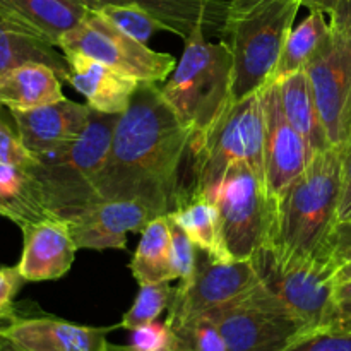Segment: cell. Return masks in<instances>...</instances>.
<instances>
[{
	"label": "cell",
	"instance_id": "cell-1",
	"mask_svg": "<svg viewBox=\"0 0 351 351\" xmlns=\"http://www.w3.org/2000/svg\"><path fill=\"white\" fill-rule=\"evenodd\" d=\"M191 139L192 130L165 101L158 82H141L117 120L108 156L95 180L98 199L141 201L161 216L171 213Z\"/></svg>",
	"mask_w": 351,
	"mask_h": 351
},
{
	"label": "cell",
	"instance_id": "cell-2",
	"mask_svg": "<svg viewBox=\"0 0 351 351\" xmlns=\"http://www.w3.org/2000/svg\"><path fill=\"white\" fill-rule=\"evenodd\" d=\"M343 149L314 154L283 195L273 201V221L266 242L297 257H321L338 219Z\"/></svg>",
	"mask_w": 351,
	"mask_h": 351
},
{
	"label": "cell",
	"instance_id": "cell-3",
	"mask_svg": "<svg viewBox=\"0 0 351 351\" xmlns=\"http://www.w3.org/2000/svg\"><path fill=\"white\" fill-rule=\"evenodd\" d=\"M300 7L302 0H230L223 41L232 51V99L271 82Z\"/></svg>",
	"mask_w": 351,
	"mask_h": 351
},
{
	"label": "cell",
	"instance_id": "cell-4",
	"mask_svg": "<svg viewBox=\"0 0 351 351\" xmlns=\"http://www.w3.org/2000/svg\"><path fill=\"white\" fill-rule=\"evenodd\" d=\"M119 115L93 110L75 141L53 153L34 156L31 178L41 206L50 216L69 218L99 201L95 180L105 165Z\"/></svg>",
	"mask_w": 351,
	"mask_h": 351
},
{
	"label": "cell",
	"instance_id": "cell-5",
	"mask_svg": "<svg viewBox=\"0 0 351 351\" xmlns=\"http://www.w3.org/2000/svg\"><path fill=\"white\" fill-rule=\"evenodd\" d=\"M187 158L192 177L178 199L185 194H208L213 199L230 165L237 161L249 165L266 184L259 91L239 101L232 99L209 127L192 136Z\"/></svg>",
	"mask_w": 351,
	"mask_h": 351
},
{
	"label": "cell",
	"instance_id": "cell-6",
	"mask_svg": "<svg viewBox=\"0 0 351 351\" xmlns=\"http://www.w3.org/2000/svg\"><path fill=\"white\" fill-rule=\"evenodd\" d=\"M185 40L184 53L160 91L180 122L201 134L232 101V51L225 41L206 40V26H197Z\"/></svg>",
	"mask_w": 351,
	"mask_h": 351
},
{
	"label": "cell",
	"instance_id": "cell-7",
	"mask_svg": "<svg viewBox=\"0 0 351 351\" xmlns=\"http://www.w3.org/2000/svg\"><path fill=\"white\" fill-rule=\"evenodd\" d=\"M261 285L304 328L305 336L331 331L336 269L319 257H297L264 242L250 257Z\"/></svg>",
	"mask_w": 351,
	"mask_h": 351
},
{
	"label": "cell",
	"instance_id": "cell-8",
	"mask_svg": "<svg viewBox=\"0 0 351 351\" xmlns=\"http://www.w3.org/2000/svg\"><path fill=\"white\" fill-rule=\"evenodd\" d=\"M213 201L230 259H250L267 240L273 221V201L264 180L249 165L237 161L226 170Z\"/></svg>",
	"mask_w": 351,
	"mask_h": 351
},
{
	"label": "cell",
	"instance_id": "cell-9",
	"mask_svg": "<svg viewBox=\"0 0 351 351\" xmlns=\"http://www.w3.org/2000/svg\"><path fill=\"white\" fill-rule=\"evenodd\" d=\"M204 315L219 329L226 351H285L305 336L297 319L263 285L242 300Z\"/></svg>",
	"mask_w": 351,
	"mask_h": 351
},
{
	"label": "cell",
	"instance_id": "cell-10",
	"mask_svg": "<svg viewBox=\"0 0 351 351\" xmlns=\"http://www.w3.org/2000/svg\"><path fill=\"white\" fill-rule=\"evenodd\" d=\"M58 48L96 58L139 82H163L177 65L171 55L151 50L147 45L130 38L95 7L77 27L62 38Z\"/></svg>",
	"mask_w": 351,
	"mask_h": 351
},
{
	"label": "cell",
	"instance_id": "cell-11",
	"mask_svg": "<svg viewBox=\"0 0 351 351\" xmlns=\"http://www.w3.org/2000/svg\"><path fill=\"white\" fill-rule=\"evenodd\" d=\"M259 285V276L250 259L216 263L206 256L204 261L199 259L194 276L180 281L175 288L165 322L170 328H177L215 308L242 300Z\"/></svg>",
	"mask_w": 351,
	"mask_h": 351
},
{
	"label": "cell",
	"instance_id": "cell-12",
	"mask_svg": "<svg viewBox=\"0 0 351 351\" xmlns=\"http://www.w3.org/2000/svg\"><path fill=\"white\" fill-rule=\"evenodd\" d=\"M305 72L329 144L345 151L351 137V45L329 34Z\"/></svg>",
	"mask_w": 351,
	"mask_h": 351
},
{
	"label": "cell",
	"instance_id": "cell-13",
	"mask_svg": "<svg viewBox=\"0 0 351 351\" xmlns=\"http://www.w3.org/2000/svg\"><path fill=\"white\" fill-rule=\"evenodd\" d=\"M259 99L264 120L266 192L271 201H278L305 170L312 153L304 137L288 122L276 82H267L259 91Z\"/></svg>",
	"mask_w": 351,
	"mask_h": 351
},
{
	"label": "cell",
	"instance_id": "cell-14",
	"mask_svg": "<svg viewBox=\"0 0 351 351\" xmlns=\"http://www.w3.org/2000/svg\"><path fill=\"white\" fill-rule=\"evenodd\" d=\"M156 211L141 201H99L74 213L65 221L79 249H125L127 233L143 232Z\"/></svg>",
	"mask_w": 351,
	"mask_h": 351
},
{
	"label": "cell",
	"instance_id": "cell-15",
	"mask_svg": "<svg viewBox=\"0 0 351 351\" xmlns=\"http://www.w3.org/2000/svg\"><path fill=\"white\" fill-rule=\"evenodd\" d=\"M113 328H89L55 317H10L0 341L16 351H106Z\"/></svg>",
	"mask_w": 351,
	"mask_h": 351
},
{
	"label": "cell",
	"instance_id": "cell-16",
	"mask_svg": "<svg viewBox=\"0 0 351 351\" xmlns=\"http://www.w3.org/2000/svg\"><path fill=\"white\" fill-rule=\"evenodd\" d=\"M23 254L17 271L24 281L60 280L71 271L77 243L64 218L50 216L21 226Z\"/></svg>",
	"mask_w": 351,
	"mask_h": 351
},
{
	"label": "cell",
	"instance_id": "cell-17",
	"mask_svg": "<svg viewBox=\"0 0 351 351\" xmlns=\"http://www.w3.org/2000/svg\"><path fill=\"white\" fill-rule=\"evenodd\" d=\"M91 112L88 103L82 105L67 98L24 112L9 110L24 147L33 156L53 153L77 139Z\"/></svg>",
	"mask_w": 351,
	"mask_h": 351
},
{
	"label": "cell",
	"instance_id": "cell-18",
	"mask_svg": "<svg viewBox=\"0 0 351 351\" xmlns=\"http://www.w3.org/2000/svg\"><path fill=\"white\" fill-rule=\"evenodd\" d=\"M69 64L65 81L77 89L93 110L120 115L132 101L141 82L110 65L77 51H62Z\"/></svg>",
	"mask_w": 351,
	"mask_h": 351
},
{
	"label": "cell",
	"instance_id": "cell-19",
	"mask_svg": "<svg viewBox=\"0 0 351 351\" xmlns=\"http://www.w3.org/2000/svg\"><path fill=\"white\" fill-rule=\"evenodd\" d=\"M91 9L89 0H0V14L57 48Z\"/></svg>",
	"mask_w": 351,
	"mask_h": 351
},
{
	"label": "cell",
	"instance_id": "cell-20",
	"mask_svg": "<svg viewBox=\"0 0 351 351\" xmlns=\"http://www.w3.org/2000/svg\"><path fill=\"white\" fill-rule=\"evenodd\" d=\"M62 99V77L47 64L27 62L0 75V106L10 112L40 108Z\"/></svg>",
	"mask_w": 351,
	"mask_h": 351
},
{
	"label": "cell",
	"instance_id": "cell-21",
	"mask_svg": "<svg viewBox=\"0 0 351 351\" xmlns=\"http://www.w3.org/2000/svg\"><path fill=\"white\" fill-rule=\"evenodd\" d=\"M173 225L182 228L201 252L216 263H232L225 249L218 208L208 194H185L168 213Z\"/></svg>",
	"mask_w": 351,
	"mask_h": 351
},
{
	"label": "cell",
	"instance_id": "cell-22",
	"mask_svg": "<svg viewBox=\"0 0 351 351\" xmlns=\"http://www.w3.org/2000/svg\"><path fill=\"white\" fill-rule=\"evenodd\" d=\"M278 84L281 106L287 115L288 122L300 134L311 149L312 158L321 151L332 147L329 144L328 134L322 125L321 113L315 103L314 91L307 72L298 71L295 74L287 75L281 81H273Z\"/></svg>",
	"mask_w": 351,
	"mask_h": 351
},
{
	"label": "cell",
	"instance_id": "cell-23",
	"mask_svg": "<svg viewBox=\"0 0 351 351\" xmlns=\"http://www.w3.org/2000/svg\"><path fill=\"white\" fill-rule=\"evenodd\" d=\"M93 7L105 3H136L163 21L170 33L187 38L197 26L225 23L228 3L221 0H89Z\"/></svg>",
	"mask_w": 351,
	"mask_h": 351
},
{
	"label": "cell",
	"instance_id": "cell-24",
	"mask_svg": "<svg viewBox=\"0 0 351 351\" xmlns=\"http://www.w3.org/2000/svg\"><path fill=\"white\" fill-rule=\"evenodd\" d=\"M141 242L130 261L134 280L143 285L170 283L175 280L171 269V225L168 215L158 216L144 226Z\"/></svg>",
	"mask_w": 351,
	"mask_h": 351
},
{
	"label": "cell",
	"instance_id": "cell-25",
	"mask_svg": "<svg viewBox=\"0 0 351 351\" xmlns=\"http://www.w3.org/2000/svg\"><path fill=\"white\" fill-rule=\"evenodd\" d=\"M27 62H41L50 65L57 71L62 81L67 79L69 64L65 55L57 51V47L34 36L0 14V75L9 69Z\"/></svg>",
	"mask_w": 351,
	"mask_h": 351
},
{
	"label": "cell",
	"instance_id": "cell-26",
	"mask_svg": "<svg viewBox=\"0 0 351 351\" xmlns=\"http://www.w3.org/2000/svg\"><path fill=\"white\" fill-rule=\"evenodd\" d=\"M329 34H331V29H329V21L326 19V14L311 10V14L298 26H295L290 36L287 38L271 81H281L287 75L304 71L311 58L326 43Z\"/></svg>",
	"mask_w": 351,
	"mask_h": 351
},
{
	"label": "cell",
	"instance_id": "cell-27",
	"mask_svg": "<svg viewBox=\"0 0 351 351\" xmlns=\"http://www.w3.org/2000/svg\"><path fill=\"white\" fill-rule=\"evenodd\" d=\"M95 9L113 26L144 45L149 43L158 31H170L163 21L136 3H105Z\"/></svg>",
	"mask_w": 351,
	"mask_h": 351
},
{
	"label": "cell",
	"instance_id": "cell-28",
	"mask_svg": "<svg viewBox=\"0 0 351 351\" xmlns=\"http://www.w3.org/2000/svg\"><path fill=\"white\" fill-rule=\"evenodd\" d=\"M175 288L170 283H156V285H143L139 288L136 300L132 307L125 312V315L120 321L119 328L134 331L144 324H149L158 319V315L170 307L173 300Z\"/></svg>",
	"mask_w": 351,
	"mask_h": 351
},
{
	"label": "cell",
	"instance_id": "cell-29",
	"mask_svg": "<svg viewBox=\"0 0 351 351\" xmlns=\"http://www.w3.org/2000/svg\"><path fill=\"white\" fill-rule=\"evenodd\" d=\"M34 161L36 158L24 147L12 117L7 119L3 106H0V165L29 168Z\"/></svg>",
	"mask_w": 351,
	"mask_h": 351
},
{
	"label": "cell",
	"instance_id": "cell-30",
	"mask_svg": "<svg viewBox=\"0 0 351 351\" xmlns=\"http://www.w3.org/2000/svg\"><path fill=\"white\" fill-rule=\"evenodd\" d=\"M170 219V218H168ZM171 225V269H173L175 280L187 281L194 276L197 269L199 257L197 247L191 239L185 235L182 228L170 221Z\"/></svg>",
	"mask_w": 351,
	"mask_h": 351
},
{
	"label": "cell",
	"instance_id": "cell-31",
	"mask_svg": "<svg viewBox=\"0 0 351 351\" xmlns=\"http://www.w3.org/2000/svg\"><path fill=\"white\" fill-rule=\"evenodd\" d=\"M175 332L167 322H149L134 329L130 348L134 351H173Z\"/></svg>",
	"mask_w": 351,
	"mask_h": 351
},
{
	"label": "cell",
	"instance_id": "cell-32",
	"mask_svg": "<svg viewBox=\"0 0 351 351\" xmlns=\"http://www.w3.org/2000/svg\"><path fill=\"white\" fill-rule=\"evenodd\" d=\"M335 267L336 271L351 261V216L339 219L329 232L321 257Z\"/></svg>",
	"mask_w": 351,
	"mask_h": 351
},
{
	"label": "cell",
	"instance_id": "cell-33",
	"mask_svg": "<svg viewBox=\"0 0 351 351\" xmlns=\"http://www.w3.org/2000/svg\"><path fill=\"white\" fill-rule=\"evenodd\" d=\"M285 351H351V332L319 331L302 336Z\"/></svg>",
	"mask_w": 351,
	"mask_h": 351
},
{
	"label": "cell",
	"instance_id": "cell-34",
	"mask_svg": "<svg viewBox=\"0 0 351 351\" xmlns=\"http://www.w3.org/2000/svg\"><path fill=\"white\" fill-rule=\"evenodd\" d=\"M24 283L26 281L17 271V266L0 264V321L12 317L14 298L17 297Z\"/></svg>",
	"mask_w": 351,
	"mask_h": 351
},
{
	"label": "cell",
	"instance_id": "cell-35",
	"mask_svg": "<svg viewBox=\"0 0 351 351\" xmlns=\"http://www.w3.org/2000/svg\"><path fill=\"white\" fill-rule=\"evenodd\" d=\"M331 331L351 332V280L338 283L335 288V311Z\"/></svg>",
	"mask_w": 351,
	"mask_h": 351
},
{
	"label": "cell",
	"instance_id": "cell-36",
	"mask_svg": "<svg viewBox=\"0 0 351 351\" xmlns=\"http://www.w3.org/2000/svg\"><path fill=\"white\" fill-rule=\"evenodd\" d=\"M328 16L332 36L351 45V0H339Z\"/></svg>",
	"mask_w": 351,
	"mask_h": 351
},
{
	"label": "cell",
	"instance_id": "cell-37",
	"mask_svg": "<svg viewBox=\"0 0 351 351\" xmlns=\"http://www.w3.org/2000/svg\"><path fill=\"white\" fill-rule=\"evenodd\" d=\"M351 216V147L343 151V171H341V195L338 204V219Z\"/></svg>",
	"mask_w": 351,
	"mask_h": 351
},
{
	"label": "cell",
	"instance_id": "cell-38",
	"mask_svg": "<svg viewBox=\"0 0 351 351\" xmlns=\"http://www.w3.org/2000/svg\"><path fill=\"white\" fill-rule=\"evenodd\" d=\"M338 2L339 0H302V7H307L308 10H319L328 16Z\"/></svg>",
	"mask_w": 351,
	"mask_h": 351
},
{
	"label": "cell",
	"instance_id": "cell-39",
	"mask_svg": "<svg viewBox=\"0 0 351 351\" xmlns=\"http://www.w3.org/2000/svg\"><path fill=\"white\" fill-rule=\"evenodd\" d=\"M336 285L338 283H345V281H350L351 280V261L350 263H346L345 266L339 267L338 271H336Z\"/></svg>",
	"mask_w": 351,
	"mask_h": 351
},
{
	"label": "cell",
	"instance_id": "cell-40",
	"mask_svg": "<svg viewBox=\"0 0 351 351\" xmlns=\"http://www.w3.org/2000/svg\"><path fill=\"white\" fill-rule=\"evenodd\" d=\"M106 351H134L130 346H119V345H108Z\"/></svg>",
	"mask_w": 351,
	"mask_h": 351
},
{
	"label": "cell",
	"instance_id": "cell-41",
	"mask_svg": "<svg viewBox=\"0 0 351 351\" xmlns=\"http://www.w3.org/2000/svg\"><path fill=\"white\" fill-rule=\"evenodd\" d=\"M351 147V137H350V143H348V146H346V149H350Z\"/></svg>",
	"mask_w": 351,
	"mask_h": 351
},
{
	"label": "cell",
	"instance_id": "cell-42",
	"mask_svg": "<svg viewBox=\"0 0 351 351\" xmlns=\"http://www.w3.org/2000/svg\"><path fill=\"white\" fill-rule=\"evenodd\" d=\"M0 351H5V350H0Z\"/></svg>",
	"mask_w": 351,
	"mask_h": 351
},
{
	"label": "cell",
	"instance_id": "cell-43",
	"mask_svg": "<svg viewBox=\"0 0 351 351\" xmlns=\"http://www.w3.org/2000/svg\"><path fill=\"white\" fill-rule=\"evenodd\" d=\"M0 216H2V215H0Z\"/></svg>",
	"mask_w": 351,
	"mask_h": 351
}]
</instances>
